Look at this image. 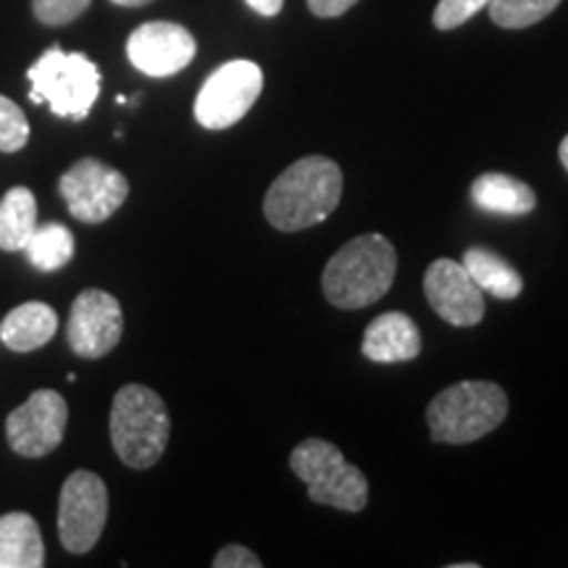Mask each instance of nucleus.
<instances>
[{"label": "nucleus", "mask_w": 568, "mask_h": 568, "mask_svg": "<svg viewBox=\"0 0 568 568\" xmlns=\"http://www.w3.org/2000/svg\"><path fill=\"white\" fill-rule=\"evenodd\" d=\"M343 201V169L324 155H305L276 176L264 213L280 232H301L322 224Z\"/></svg>", "instance_id": "1"}, {"label": "nucleus", "mask_w": 568, "mask_h": 568, "mask_svg": "<svg viewBox=\"0 0 568 568\" xmlns=\"http://www.w3.org/2000/svg\"><path fill=\"white\" fill-rule=\"evenodd\" d=\"M395 272L397 253L393 243L382 234H361L332 255L322 287L326 301L337 308H366L389 293Z\"/></svg>", "instance_id": "2"}, {"label": "nucleus", "mask_w": 568, "mask_h": 568, "mask_svg": "<svg viewBox=\"0 0 568 568\" xmlns=\"http://www.w3.org/2000/svg\"><path fill=\"white\" fill-rule=\"evenodd\" d=\"M172 435V418L159 393L145 385H124L111 406V443L124 466L142 471L161 460Z\"/></svg>", "instance_id": "3"}, {"label": "nucleus", "mask_w": 568, "mask_h": 568, "mask_svg": "<svg viewBox=\"0 0 568 568\" xmlns=\"http://www.w3.org/2000/svg\"><path fill=\"white\" fill-rule=\"evenodd\" d=\"M508 416V395L495 382H458L426 406L432 439L468 445L497 429Z\"/></svg>", "instance_id": "4"}, {"label": "nucleus", "mask_w": 568, "mask_h": 568, "mask_svg": "<svg viewBox=\"0 0 568 568\" xmlns=\"http://www.w3.org/2000/svg\"><path fill=\"white\" fill-rule=\"evenodd\" d=\"M32 82L30 101L48 103L55 116L82 122L98 95H101V71L84 53H67L61 45L48 48L27 71Z\"/></svg>", "instance_id": "5"}, {"label": "nucleus", "mask_w": 568, "mask_h": 568, "mask_svg": "<svg viewBox=\"0 0 568 568\" xmlns=\"http://www.w3.org/2000/svg\"><path fill=\"white\" fill-rule=\"evenodd\" d=\"M290 468L308 485V497L318 506L361 514L368 503V481L358 466L347 464L343 450L326 439L311 437L290 453Z\"/></svg>", "instance_id": "6"}, {"label": "nucleus", "mask_w": 568, "mask_h": 568, "mask_svg": "<svg viewBox=\"0 0 568 568\" xmlns=\"http://www.w3.org/2000/svg\"><path fill=\"white\" fill-rule=\"evenodd\" d=\"M264 71L258 63L237 59L219 67L195 98V119L205 130H230L258 101Z\"/></svg>", "instance_id": "7"}, {"label": "nucleus", "mask_w": 568, "mask_h": 568, "mask_svg": "<svg viewBox=\"0 0 568 568\" xmlns=\"http://www.w3.org/2000/svg\"><path fill=\"white\" fill-rule=\"evenodd\" d=\"M109 518V489L92 471H74L59 497V537L71 556H84L98 545Z\"/></svg>", "instance_id": "8"}, {"label": "nucleus", "mask_w": 568, "mask_h": 568, "mask_svg": "<svg viewBox=\"0 0 568 568\" xmlns=\"http://www.w3.org/2000/svg\"><path fill=\"white\" fill-rule=\"evenodd\" d=\"M59 193L77 222L101 224L122 209L130 195V182L109 163L82 159L61 176Z\"/></svg>", "instance_id": "9"}, {"label": "nucleus", "mask_w": 568, "mask_h": 568, "mask_svg": "<svg viewBox=\"0 0 568 568\" xmlns=\"http://www.w3.org/2000/svg\"><path fill=\"white\" fill-rule=\"evenodd\" d=\"M69 406L55 389H34L30 400L13 408L6 418V437L13 453L24 458L51 456L63 443Z\"/></svg>", "instance_id": "10"}, {"label": "nucleus", "mask_w": 568, "mask_h": 568, "mask_svg": "<svg viewBox=\"0 0 568 568\" xmlns=\"http://www.w3.org/2000/svg\"><path fill=\"white\" fill-rule=\"evenodd\" d=\"M124 332V314L116 297L105 290H84L71 303L67 337L80 358L95 361L119 345Z\"/></svg>", "instance_id": "11"}, {"label": "nucleus", "mask_w": 568, "mask_h": 568, "mask_svg": "<svg viewBox=\"0 0 568 568\" xmlns=\"http://www.w3.org/2000/svg\"><path fill=\"white\" fill-rule=\"evenodd\" d=\"M197 42L190 30L174 21H148L126 40V59L148 77H172L190 67Z\"/></svg>", "instance_id": "12"}, {"label": "nucleus", "mask_w": 568, "mask_h": 568, "mask_svg": "<svg viewBox=\"0 0 568 568\" xmlns=\"http://www.w3.org/2000/svg\"><path fill=\"white\" fill-rule=\"evenodd\" d=\"M424 293L435 314L453 326H477L485 318V293L464 264L437 258L424 274Z\"/></svg>", "instance_id": "13"}, {"label": "nucleus", "mask_w": 568, "mask_h": 568, "mask_svg": "<svg viewBox=\"0 0 568 568\" xmlns=\"http://www.w3.org/2000/svg\"><path fill=\"white\" fill-rule=\"evenodd\" d=\"M361 351L374 364H406L422 353V332L410 316L389 311L366 326Z\"/></svg>", "instance_id": "14"}, {"label": "nucleus", "mask_w": 568, "mask_h": 568, "mask_svg": "<svg viewBox=\"0 0 568 568\" xmlns=\"http://www.w3.org/2000/svg\"><path fill=\"white\" fill-rule=\"evenodd\" d=\"M59 332V314L48 303H21L0 322V339L13 353H32Z\"/></svg>", "instance_id": "15"}, {"label": "nucleus", "mask_w": 568, "mask_h": 568, "mask_svg": "<svg viewBox=\"0 0 568 568\" xmlns=\"http://www.w3.org/2000/svg\"><path fill=\"white\" fill-rule=\"evenodd\" d=\"M471 201L495 216H527L535 211L537 195L529 184L516 180V176L489 172L474 180Z\"/></svg>", "instance_id": "16"}, {"label": "nucleus", "mask_w": 568, "mask_h": 568, "mask_svg": "<svg viewBox=\"0 0 568 568\" xmlns=\"http://www.w3.org/2000/svg\"><path fill=\"white\" fill-rule=\"evenodd\" d=\"M45 542L30 514L0 516V568H42Z\"/></svg>", "instance_id": "17"}, {"label": "nucleus", "mask_w": 568, "mask_h": 568, "mask_svg": "<svg viewBox=\"0 0 568 568\" xmlns=\"http://www.w3.org/2000/svg\"><path fill=\"white\" fill-rule=\"evenodd\" d=\"M460 264L466 266L468 276L477 282L481 293H489L497 301H514V297L521 295V274L503 255L489 251V247H468Z\"/></svg>", "instance_id": "18"}, {"label": "nucleus", "mask_w": 568, "mask_h": 568, "mask_svg": "<svg viewBox=\"0 0 568 568\" xmlns=\"http://www.w3.org/2000/svg\"><path fill=\"white\" fill-rule=\"evenodd\" d=\"M38 230V201L32 190L11 187L0 201V247L9 253L24 251Z\"/></svg>", "instance_id": "19"}, {"label": "nucleus", "mask_w": 568, "mask_h": 568, "mask_svg": "<svg viewBox=\"0 0 568 568\" xmlns=\"http://www.w3.org/2000/svg\"><path fill=\"white\" fill-rule=\"evenodd\" d=\"M24 253L40 272H59L74 258V234L59 222L42 224L24 245Z\"/></svg>", "instance_id": "20"}, {"label": "nucleus", "mask_w": 568, "mask_h": 568, "mask_svg": "<svg viewBox=\"0 0 568 568\" xmlns=\"http://www.w3.org/2000/svg\"><path fill=\"white\" fill-rule=\"evenodd\" d=\"M560 0H489V17L503 30H527L550 17Z\"/></svg>", "instance_id": "21"}, {"label": "nucleus", "mask_w": 568, "mask_h": 568, "mask_svg": "<svg viewBox=\"0 0 568 568\" xmlns=\"http://www.w3.org/2000/svg\"><path fill=\"white\" fill-rule=\"evenodd\" d=\"M30 140V122L11 98L0 95V153H19Z\"/></svg>", "instance_id": "22"}, {"label": "nucleus", "mask_w": 568, "mask_h": 568, "mask_svg": "<svg viewBox=\"0 0 568 568\" xmlns=\"http://www.w3.org/2000/svg\"><path fill=\"white\" fill-rule=\"evenodd\" d=\"M92 0H32V11L45 27H67L90 9Z\"/></svg>", "instance_id": "23"}, {"label": "nucleus", "mask_w": 568, "mask_h": 568, "mask_svg": "<svg viewBox=\"0 0 568 568\" xmlns=\"http://www.w3.org/2000/svg\"><path fill=\"white\" fill-rule=\"evenodd\" d=\"M489 0H439L437 9H435V21L437 30H456V27L464 24L474 17V13H479L481 9H487Z\"/></svg>", "instance_id": "24"}, {"label": "nucleus", "mask_w": 568, "mask_h": 568, "mask_svg": "<svg viewBox=\"0 0 568 568\" xmlns=\"http://www.w3.org/2000/svg\"><path fill=\"white\" fill-rule=\"evenodd\" d=\"M261 558L243 545H226L213 558V568H261Z\"/></svg>", "instance_id": "25"}, {"label": "nucleus", "mask_w": 568, "mask_h": 568, "mask_svg": "<svg viewBox=\"0 0 568 568\" xmlns=\"http://www.w3.org/2000/svg\"><path fill=\"white\" fill-rule=\"evenodd\" d=\"M358 0H308V9L322 19H335L343 17L345 11H351Z\"/></svg>", "instance_id": "26"}, {"label": "nucleus", "mask_w": 568, "mask_h": 568, "mask_svg": "<svg viewBox=\"0 0 568 568\" xmlns=\"http://www.w3.org/2000/svg\"><path fill=\"white\" fill-rule=\"evenodd\" d=\"M245 3L251 6L255 13H261V17H276V13L282 11L284 0H245Z\"/></svg>", "instance_id": "27"}, {"label": "nucleus", "mask_w": 568, "mask_h": 568, "mask_svg": "<svg viewBox=\"0 0 568 568\" xmlns=\"http://www.w3.org/2000/svg\"><path fill=\"white\" fill-rule=\"evenodd\" d=\"M113 6H124V9H140V6L153 3V0H111Z\"/></svg>", "instance_id": "28"}, {"label": "nucleus", "mask_w": 568, "mask_h": 568, "mask_svg": "<svg viewBox=\"0 0 568 568\" xmlns=\"http://www.w3.org/2000/svg\"><path fill=\"white\" fill-rule=\"evenodd\" d=\"M558 155H560V163H564V169L568 172V134L564 138V142H560V151H558Z\"/></svg>", "instance_id": "29"}, {"label": "nucleus", "mask_w": 568, "mask_h": 568, "mask_svg": "<svg viewBox=\"0 0 568 568\" xmlns=\"http://www.w3.org/2000/svg\"><path fill=\"white\" fill-rule=\"evenodd\" d=\"M450 568H477V564H453Z\"/></svg>", "instance_id": "30"}]
</instances>
